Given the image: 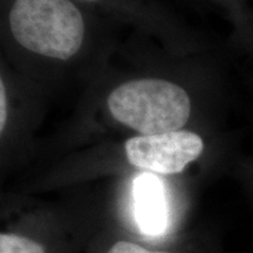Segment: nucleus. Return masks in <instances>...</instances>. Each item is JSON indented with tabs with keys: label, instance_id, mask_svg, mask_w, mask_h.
<instances>
[{
	"label": "nucleus",
	"instance_id": "1",
	"mask_svg": "<svg viewBox=\"0 0 253 253\" xmlns=\"http://www.w3.org/2000/svg\"><path fill=\"white\" fill-rule=\"evenodd\" d=\"M9 28L26 49L59 60L77 54L84 37V18L71 0H15Z\"/></svg>",
	"mask_w": 253,
	"mask_h": 253
},
{
	"label": "nucleus",
	"instance_id": "2",
	"mask_svg": "<svg viewBox=\"0 0 253 253\" xmlns=\"http://www.w3.org/2000/svg\"><path fill=\"white\" fill-rule=\"evenodd\" d=\"M108 108L123 125L142 135L177 131L191 113L186 91L169 81L157 79L129 81L112 91Z\"/></svg>",
	"mask_w": 253,
	"mask_h": 253
},
{
	"label": "nucleus",
	"instance_id": "3",
	"mask_svg": "<svg viewBox=\"0 0 253 253\" xmlns=\"http://www.w3.org/2000/svg\"><path fill=\"white\" fill-rule=\"evenodd\" d=\"M128 162L148 171L173 175L201 156L204 142L195 132L177 130L158 135H141L126 142Z\"/></svg>",
	"mask_w": 253,
	"mask_h": 253
},
{
	"label": "nucleus",
	"instance_id": "4",
	"mask_svg": "<svg viewBox=\"0 0 253 253\" xmlns=\"http://www.w3.org/2000/svg\"><path fill=\"white\" fill-rule=\"evenodd\" d=\"M135 217L145 235H163L168 226V208L162 183L151 173H143L134 184Z\"/></svg>",
	"mask_w": 253,
	"mask_h": 253
},
{
	"label": "nucleus",
	"instance_id": "5",
	"mask_svg": "<svg viewBox=\"0 0 253 253\" xmlns=\"http://www.w3.org/2000/svg\"><path fill=\"white\" fill-rule=\"evenodd\" d=\"M0 253H46V251L40 243L30 237L14 232H1Z\"/></svg>",
	"mask_w": 253,
	"mask_h": 253
},
{
	"label": "nucleus",
	"instance_id": "6",
	"mask_svg": "<svg viewBox=\"0 0 253 253\" xmlns=\"http://www.w3.org/2000/svg\"><path fill=\"white\" fill-rule=\"evenodd\" d=\"M107 253H172L168 251L150 250L130 240H119L110 246Z\"/></svg>",
	"mask_w": 253,
	"mask_h": 253
},
{
	"label": "nucleus",
	"instance_id": "7",
	"mask_svg": "<svg viewBox=\"0 0 253 253\" xmlns=\"http://www.w3.org/2000/svg\"><path fill=\"white\" fill-rule=\"evenodd\" d=\"M0 87H1V90H0V103H1V107H0V130H4V126L6 121V113H7V109H6V97H5V88L4 84H0Z\"/></svg>",
	"mask_w": 253,
	"mask_h": 253
},
{
	"label": "nucleus",
	"instance_id": "8",
	"mask_svg": "<svg viewBox=\"0 0 253 253\" xmlns=\"http://www.w3.org/2000/svg\"><path fill=\"white\" fill-rule=\"evenodd\" d=\"M84 1H95V0H84Z\"/></svg>",
	"mask_w": 253,
	"mask_h": 253
}]
</instances>
